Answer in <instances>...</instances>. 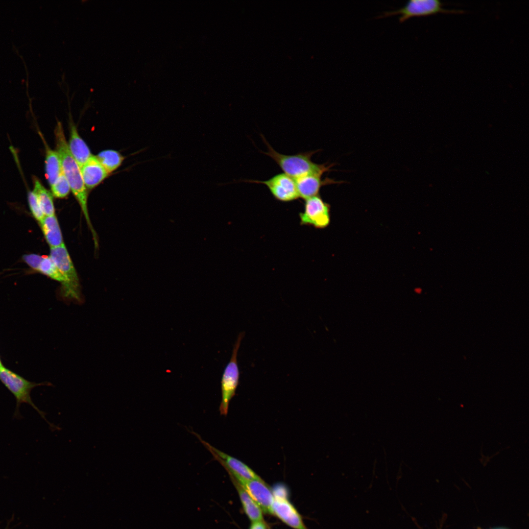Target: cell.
Listing matches in <instances>:
<instances>
[{"label":"cell","instance_id":"8992f818","mask_svg":"<svg viewBox=\"0 0 529 529\" xmlns=\"http://www.w3.org/2000/svg\"><path fill=\"white\" fill-rule=\"evenodd\" d=\"M244 333H240L234 345L231 358L226 365L221 381V401L219 406L221 415L228 413L230 400L235 394L239 384L240 372L237 363V354Z\"/></svg>","mask_w":529,"mask_h":529},{"label":"cell","instance_id":"4fadbf2b","mask_svg":"<svg viewBox=\"0 0 529 529\" xmlns=\"http://www.w3.org/2000/svg\"><path fill=\"white\" fill-rule=\"evenodd\" d=\"M70 136L68 144L69 149L80 168L92 156L87 144L80 137L75 124L70 121Z\"/></svg>","mask_w":529,"mask_h":529},{"label":"cell","instance_id":"277c9868","mask_svg":"<svg viewBox=\"0 0 529 529\" xmlns=\"http://www.w3.org/2000/svg\"><path fill=\"white\" fill-rule=\"evenodd\" d=\"M444 3L439 0H410L402 7L395 10L385 11L376 19L400 14V23L412 17L427 16L437 13L462 14V10L449 9L444 7Z\"/></svg>","mask_w":529,"mask_h":529},{"label":"cell","instance_id":"d6986e66","mask_svg":"<svg viewBox=\"0 0 529 529\" xmlns=\"http://www.w3.org/2000/svg\"><path fill=\"white\" fill-rule=\"evenodd\" d=\"M38 271L51 279L61 283H64V279L49 256H43Z\"/></svg>","mask_w":529,"mask_h":529},{"label":"cell","instance_id":"5bb4252c","mask_svg":"<svg viewBox=\"0 0 529 529\" xmlns=\"http://www.w3.org/2000/svg\"><path fill=\"white\" fill-rule=\"evenodd\" d=\"M227 472L238 492L244 511L248 517L252 522L263 521V517L261 508L232 474L227 471Z\"/></svg>","mask_w":529,"mask_h":529},{"label":"cell","instance_id":"ba28073f","mask_svg":"<svg viewBox=\"0 0 529 529\" xmlns=\"http://www.w3.org/2000/svg\"><path fill=\"white\" fill-rule=\"evenodd\" d=\"M246 182L265 185L273 197L282 202H290L299 198L295 180L284 173L277 174L266 180Z\"/></svg>","mask_w":529,"mask_h":529},{"label":"cell","instance_id":"ffe728a7","mask_svg":"<svg viewBox=\"0 0 529 529\" xmlns=\"http://www.w3.org/2000/svg\"><path fill=\"white\" fill-rule=\"evenodd\" d=\"M50 187L52 195L59 198L66 197L71 191L69 182L62 172Z\"/></svg>","mask_w":529,"mask_h":529},{"label":"cell","instance_id":"9c48e42d","mask_svg":"<svg viewBox=\"0 0 529 529\" xmlns=\"http://www.w3.org/2000/svg\"><path fill=\"white\" fill-rule=\"evenodd\" d=\"M235 478L261 510L265 513L273 514L274 496L272 490L263 480H247Z\"/></svg>","mask_w":529,"mask_h":529},{"label":"cell","instance_id":"6da1fadb","mask_svg":"<svg viewBox=\"0 0 529 529\" xmlns=\"http://www.w3.org/2000/svg\"><path fill=\"white\" fill-rule=\"evenodd\" d=\"M56 151L59 155L62 171L70 185L71 190L77 200L87 224L97 243L95 231L91 224L88 210V192L80 168L71 154L66 141L63 126L58 122L55 129Z\"/></svg>","mask_w":529,"mask_h":529},{"label":"cell","instance_id":"3957f363","mask_svg":"<svg viewBox=\"0 0 529 529\" xmlns=\"http://www.w3.org/2000/svg\"><path fill=\"white\" fill-rule=\"evenodd\" d=\"M0 381L15 398L16 406L15 416H19V408L22 404L25 403L31 406L42 417L48 422L44 412L36 407L30 396L32 389L36 386L40 385L41 384L31 382L26 380L5 367L2 364L0 366ZM48 424L51 426L49 423Z\"/></svg>","mask_w":529,"mask_h":529},{"label":"cell","instance_id":"7a4b0ae2","mask_svg":"<svg viewBox=\"0 0 529 529\" xmlns=\"http://www.w3.org/2000/svg\"><path fill=\"white\" fill-rule=\"evenodd\" d=\"M267 151L263 153L270 157L279 166L284 173L293 179H296L307 175L317 174L323 175L330 171L333 164H318L312 160L313 154L318 150L300 152L293 155H286L276 151L261 135Z\"/></svg>","mask_w":529,"mask_h":529},{"label":"cell","instance_id":"7402d4cb","mask_svg":"<svg viewBox=\"0 0 529 529\" xmlns=\"http://www.w3.org/2000/svg\"><path fill=\"white\" fill-rule=\"evenodd\" d=\"M42 257L37 254L25 255L23 259L32 268L38 271Z\"/></svg>","mask_w":529,"mask_h":529},{"label":"cell","instance_id":"44dd1931","mask_svg":"<svg viewBox=\"0 0 529 529\" xmlns=\"http://www.w3.org/2000/svg\"><path fill=\"white\" fill-rule=\"evenodd\" d=\"M28 201L32 215L40 222L45 217V215L42 210L38 198L33 191L28 192Z\"/></svg>","mask_w":529,"mask_h":529},{"label":"cell","instance_id":"8fae6325","mask_svg":"<svg viewBox=\"0 0 529 529\" xmlns=\"http://www.w3.org/2000/svg\"><path fill=\"white\" fill-rule=\"evenodd\" d=\"M322 176L317 174H312L295 179L299 197L306 200L318 195L323 186L341 183L330 178L322 179Z\"/></svg>","mask_w":529,"mask_h":529},{"label":"cell","instance_id":"30bf717a","mask_svg":"<svg viewBox=\"0 0 529 529\" xmlns=\"http://www.w3.org/2000/svg\"><path fill=\"white\" fill-rule=\"evenodd\" d=\"M274 514L288 526L295 529H307L302 518L288 498H274L272 505Z\"/></svg>","mask_w":529,"mask_h":529},{"label":"cell","instance_id":"ac0fdd59","mask_svg":"<svg viewBox=\"0 0 529 529\" xmlns=\"http://www.w3.org/2000/svg\"><path fill=\"white\" fill-rule=\"evenodd\" d=\"M96 157L109 173L119 168L124 159L120 152L112 149L101 151Z\"/></svg>","mask_w":529,"mask_h":529},{"label":"cell","instance_id":"e0dca14e","mask_svg":"<svg viewBox=\"0 0 529 529\" xmlns=\"http://www.w3.org/2000/svg\"><path fill=\"white\" fill-rule=\"evenodd\" d=\"M34 190L42 210L45 216L55 215V209L53 201V195L42 185L40 180L34 177L33 178Z\"/></svg>","mask_w":529,"mask_h":529},{"label":"cell","instance_id":"7c38bea8","mask_svg":"<svg viewBox=\"0 0 529 529\" xmlns=\"http://www.w3.org/2000/svg\"><path fill=\"white\" fill-rule=\"evenodd\" d=\"M80 170L84 184L89 189L99 185L109 174L96 157L93 155L80 168Z\"/></svg>","mask_w":529,"mask_h":529},{"label":"cell","instance_id":"5b68a950","mask_svg":"<svg viewBox=\"0 0 529 529\" xmlns=\"http://www.w3.org/2000/svg\"><path fill=\"white\" fill-rule=\"evenodd\" d=\"M49 257L64 279L62 285L64 294L77 298L79 294V278L65 244L51 248Z\"/></svg>","mask_w":529,"mask_h":529},{"label":"cell","instance_id":"9a60e30c","mask_svg":"<svg viewBox=\"0 0 529 529\" xmlns=\"http://www.w3.org/2000/svg\"><path fill=\"white\" fill-rule=\"evenodd\" d=\"M40 223L45 238L51 248L64 244L61 231L55 215L45 216Z\"/></svg>","mask_w":529,"mask_h":529},{"label":"cell","instance_id":"2e32d148","mask_svg":"<svg viewBox=\"0 0 529 529\" xmlns=\"http://www.w3.org/2000/svg\"><path fill=\"white\" fill-rule=\"evenodd\" d=\"M45 170L46 178L51 186L62 172L59 155L56 151L46 145Z\"/></svg>","mask_w":529,"mask_h":529},{"label":"cell","instance_id":"d4e9b609","mask_svg":"<svg viewBox=\"0 0 529 529\" xmlns=\"http://www.w3.org/2000/svg\"><path fill=\"white\" fill-rule=\"evenodd\" d=\"M1 364H2V363H1L0 359V365H1Z\"/></svg>","mask_w":529,"mask_h":529},{"label":"cell","instance_id":"52a82bcc","mask_svg":"<svg viewBox=\"0 0 529 529\" xmlns=\"http://www.w3.org/2000/svg\"><path fill=\"white\" fill-rule=\"evenodd\" d=\"M299 216L302 225L326 227L330 222V206L317 195L305 200L304 211Z\"/></svg>","mask_w":529,"mask_h":529},{"label":"cell","instance_id":"cb8c5ba5","mask_svg":"<svg viewBox=\"0 0 529 529\" xmlns=\"http://www.w3.org/2000/svg\"><path fill=\"white\" fill-rule=\"evenodd\" d=\"M442 524L441 523V524H440V528H439V529H442Z\"/></svg>","mask_w":529,"mask_h":529},{"label":"cell","instance_id":"603a6c76","mask_svg":"<svg viewBox=\"0 0 529 529\" xmlns=\"http://www.w3.org/2000/svg\"><path fill=\"white\" fill-rule=\"evenodd\" d=\"M274 498H288V490L285 486L282 484L275 485L272 490Z\"/></svg>","mask_w":529,"mask_h":529}]
</instances>
